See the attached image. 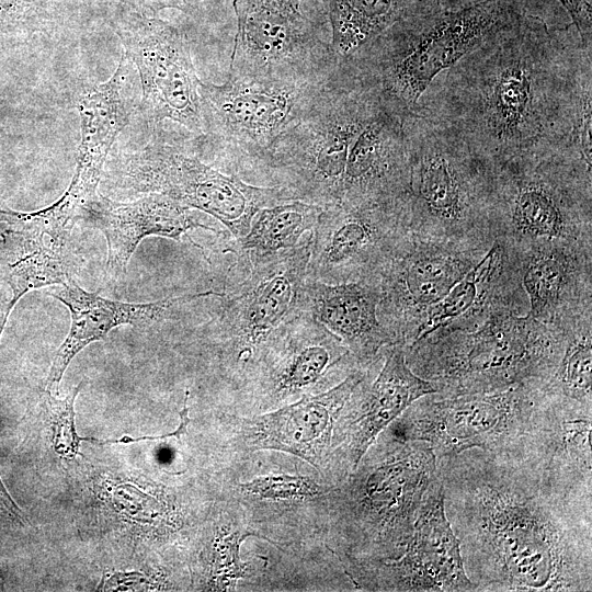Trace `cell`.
Returning a JSON list of instances; mask_svg holds the SVG:
<instances>
[{
    "label": "cell",
    "mask_w": 592,
    "mask_h": 592,
    "mask_svg": "<svg viewBox=\"0 0 592 592\" xmlns=\"http://www.w3.org/2000/svg\"><path fill=\"white\" fill-rule=\"evenodd\" d=\"M437 475L476 591L592 590V496L556 487L514 449L440 457Z\"/></svg>",
    "instance_id": "1"
},
{
    "label": "cell",
    "mask_w": 592,
    "mask_h": 592,
    "mask_svg": "<svg viewBox=\"0 0 592 592\" xmlns=\"http://www.w3.org/2000/svg\"><path fill=\"white\" fill-rule=\"evenodd\" d=\"M583 46L571 27L530 16L439 73L412 111L449 127L490 168L559 153Z\"/></svg>",
    "instance_id": "2"
},
{
    "label": "cell",
    "mask_w": 592,
    "mask_h": 592,
    "mask_svg": "<svg viewBox=\"0 0 592 592\" xmlns=\"http://www.w3.org/2000/svg\"><path fill=\"white\" fill-rule=\"evenodd\" d=\"M401 119L342 60L322 79L299 119L252 166L295 201L338 205L344 190L398 132Z\"/></svg>",
    "instance_id": "3"
},
{
    "label": "cell",
    "mask_w": 592,
    "mask_h": 592,
    "mask_svg": "<svg viewBox=\"0 0 592 592\" xmlns=\"http://www.w3.org/2000/svg\"><path fill=\"white\" fill-rule=\"evenodd\" d=\"M530 16L522 0L439 3L392 25L344 60L386 105L405 115L439 73Z\"/></svg>",
    "instance_id": "4"
},
{
    "label": "cell",
    "mask_w": 592,
    "mask_h": 592,
    "mask_svg": "<svg viewBox=\"0 0 592 592\" xmlns=\"http://www.w3.org/2000/svg\"><path fill=\"white\" fill-rule=\"evenodd\" d=\"M565 330L513 309L465 328H441L403 346L408 366L437 395L487 394L554 373Z\"/></svg>",
    "instance_id": "5"
},
{
    "label": "cell",
    "mask_w": 592,
    "mask_h": 592,
    "mask_svg": "<svg viewBox=\"0 0 592 592\" xmlns=\"http://www.w3.org/2000/svg\"><path fill=\"white\" fill-rule=\"evenodd\" d=\"M409 148L403 210L420 238L488 251L491 168L446 125L412 111L403 115Z\"/></svg>",
    "instance_id": "6"
},
{
    "label": "cell",
    "mask_w": 592,
    "mask_h": 592,
    "mask_svg": "<svg viewBox=\"0 0 592 592\" xmlns=\"http://www.w3.org/2000/svg\"><path fill=\"white\" fill-rule=\"evenodd\" d=\"M310 248L311 234L296 248L252 261L237 258L230 267L207 332L235 377L250 379L289 323L309 311Z\"/></svg>",
    "instance_id": "7"
},
{
    "label": "cell",
    "mask_w": 592,
    "mask_h": 592,
    "mask_svg": "<svg viewBox=\"0 0 592 592\" xmlns=\"http://www.w3.org/2000/svg\"><path fill=\"white\" fill-rule=\"evenodd\" d=\"M378 437L343 500L346 538L365 561L395 559L405 551L423 498L437 477V458L428 443L397 437L389 430Z\"/></svg>",
    "instance_id": "8"
},
{
    "label": "cell",
    "mask_w": 592,
    "mask_h": 592,
    "mask_svg": "<svg viewBox=\"0 0 592 592\" xmlns=\"http://www.w3.org/2000/svg\"><path fill=\"white\" fill-rule=\"evenodd\" d=\"M494 240L514 250L546 241L592 243V174L559 153L491 167Z\"/></svg>",
    "instance_id": "9"
},
{
    "label": "cell",
    "mask_w": 592,
    "mask_h": 592,
    "mask_svg": "<svg viewBox=\"0 0 592 592\" xmlns=\"http://www.w3.org/2000/svg\"><path fill=\"white\" fill-rule=\"evenodd\" d=\"M116 182L135 193H158L218 219L237 241L263 207L295 201L281 186H255L234 171L224 173L180 139L157 133L140 149L116 161Z\"/></svg>",
    "instance_id": "10"
},
{
    "label": "cell",
    "mask_w": 592,
    "mask_h": 592,
    "mask_svg": "<svg viewBox=\"0 0 592 592\" xmlns=\"http://www.w3.org/2000/svg\"><path fill=\"white\" fill-rule=\"evenodd\" d=\"M230 78L309 80L335 64L325 0H234Z\"/></svg>",
    "instance_id": "11"
},
{
    "label": "cell",
    "mask_w": 592,
    "mask_h": 592,
    "mask_svg": "<svg viewBox=\"0 0 592 592\" xmlns=\"http://www.w3.org/2000/svg\"><path fill=\"white\" fill-rule=\"evenodd\" d=\"M543 396L537 380L487 394L434 392L417 399L387 429L397 437L428 443L436 458L474 448L510 451L531 426Z\"/></svg>",
    "instance_id": "12"
},
{
    "label": "cell",
    "mask_w": 592,
    "mask_h": 592,
    "mask_svg": "<svg viewBox=\"0 0 592 592\" xmlns=\"http://www.w3.org/2000/svg\"><path fill=\"white\" fill-rule=\"evenodd\" d=\"M326 75L298 81L228 77L219 86L201 81L205 135L200 140L232 170L252 166L299 119Z\"/></svg>",
    "instance_id": "13"
},
{
    "label": "cell",
    "mask_w": 592,
    "mask_h": 592,
    "mask_svg": "<svg viewBox=\"0 0 592 592\" xmlns=\"http://www.w3.org/2000/svg\"><path fill=\"white\" fill-rule=\"evenodd\" d=\"M114 30L123 54L138 73L144 118L153 127L170 119L203 139L201 80L182 31L156 16L133 12L116 19Z\"/></svg>",
    "instance_id": "14"
},
{
    "label": "cell",
    "mask_w": 592,
    "mask_h": 592,
    "mask_svg": "<svg viewBox=\"0 0 592 592\" xmlns=\"http://www.w3.org/2000/svg\"><path fill=\"white\" fill-rule=\"evenodd\" d=\"M486 252L408 234L374 277L377 316L396 344L414 341L431 308Z\"/></svg>",
    "instance_id": "15"
},
{
    "label": "cell",
    "mask_w": 592,
    "mask_h": 592,
    "mask_svg": "<svg viewBox=\"0 0 592 592\" xmlns=\"http://www.w3.org/2000/svg\"><path fill=\"white\" fill-rule=\"evenodd\" d=\"M409 232L402 202L323 207L307 276L328 284L374 278Z\"/></svg>",
    "instance_id": "16"
},
{
    "label": "cell",
    "mask_w": 592,
    "mask_h": 592,
    "mask_svg": "<svg viewBox=\"0 0 592 592\" xmlns=\"http://www.w3.org/2000/svg\"><path fill=\"white\" fill-rule=\"evenodd\" d=\"M355 569L361 585L369 590L476 591L445 513L439 475L423 498L405 551L395 559L365 561Z\"/></svg>",
    "instance_id": "17"
},
{
    "label": "cell",
    "mask_w": 592,
    "mask_h": 592,
    "mask_svg": "<svg viewBox=\"0 0 592 592\" xmlns=\"http://www.w3.org/2000/svg\"><path fill=\"white\" fill-rule=\"evenodd\" d=\"M360 367L342 341L310 311L295 318L249 380L263 402L314 391Z\"/></svg>",
    "instance_id": "18"
},
{
    "label": "cell",
    "mask_w": 592,
    "mask_h": 592,
    "mask_svg": "<svg viewBox=\"0 0 592 592\" xmlns=\"http://www.w3.org/2000/svg\"><path fill=\"white\" fill-rule=\"evenodd\" d=\"M384 363L375 377L371 368L355 387L342 412L338 454L344 471L355 470L375 442L417 399L434 394L433 385L408 366L405 349L394 344L384 351ZM378 362V361H377Z\"/></svg>",
    "instance_id": "19"
},
{
    "label": "cell",
    "mask_w": 592,
    "mask_h": 592,
    "mask_svg": "<svg viewBox=\"0 0 592 592\" xmlns=\"http://www.w3.org/2000/svg\"><path fill=\"white\" fill-rule=\"evenodd\" d=\"M515 252L528 315L557 328L592 315V243L546 241Z\"/></svg>",
    "instance_id": "20"
},
{
    "label": "cell",
    "mask_w": 592,
    "mask_h": 592,
    "mask_svg": "<svg viewBox=\"0 0 592 592\" xmlns=\"http://www.w3.org/2000/svg\"><path fill=\"white\" fill-rule=\"evenodd\" d=\"M592 408L545 394L531 426L513 448L553 485L592 496Z\"/></svg>",
    "instance_id": "21"
},
{
    "label": "cell",
    "mask_w": 592,
    "mask_h": 592,
    "mask_svg": "<svg viewBox=\"0 0 592 592\" xmlns=\"http://www.w3.org/2000/svg\"><path fill=\"white\" fill-rule=\"evenodd\" d=\"M70 312L69 332L58 348L47 375L46 389L58 392L60 380L72 358L87 345L102 340L111 330L132 325L147 327L173 318L178 309L205 297H220L221 292L206 291L149 303H125L82 289L73 280L49 292Z\"/></svg>",
    "instance_id": "22"
},
{
    "label": "cell",
    "mask_w": 592,
    "mask_h": 592,
    "mask_svg": "<svg viewBox=\"0 0 592 592\" xmlns=\"http://www.w3.org/2000/svg\"><path fill=\"white\" fill-rule=\"evenodd\" d=\"M81 219L104 235L106 271L114 278L126 273L132 255L141 240L149 236L181 242L183 237L189 238L190 230L196 228L217 232L215 228L200 223L190 207L158 193H149L128 203L114 202L98 193L84 208Z\"/></svg>",
    "instance_id": "23"
},
{
    "label": "cell",
    "mask_w": 592,
    "mask_h": 592,
    "mask_svg": "<svg viewBox=\"0 0 592 592\" xmlns=\"http://www.w3.org/2000/svg\"><path fill=\"white\" fill-rule=\"evenodd\" d=\"M527 308L517 253L496 239L482 259L431 308L414 341L441 328L468 327L499 309L526 314Z\"/></svg>",
    "instance_id": "24"
},
{
    "label": "cell",
    "mask_w": 592,
    "mask_h": 592,
    "mask_svg": "<svg viewBox=\"0 0 592 592\" xmlns=\"http://www.w3.org/2000/svg\"><path fill=\"white\" fill-rule=\"evenodd\" d=\"M369 367L355 369L318 395H304L295 403L257 418L253 444L293 454L318 467L328 453L334 422Z\"/></svg>",
    "instance_id": "25"
},
{
    "label": "cell",
    "mask_w": 592,
    "mask_h": 592,
    "mask_svg": "<svg viewBox=\"0 0 592 592\" xmlns=\"http://www.w3.org/2000/svg\"><path fill=\"white\" fill-rule=\"evenodd\" d=\"M309 311L349 349L360 367H369L396 344L377 316L375 278L328 284L307 276Z\"/></svg>",
    "instance_id": "26"
},
{
    "label": "cell",
    "mask_w": 592,
    "mask_h": 592,
    "mask_svg": "<svg viewBox=\"0 0 592 592\" xmlns=\"http://www.w3.org/2000/svg\"><path fill=\"white\" fill-rule=\"evenodd\" d=\"M337 62L342 61L389 27L425 12L440 0H325Z\"/></svg>",
    "instance_id": "27"
},
{
    "label": "cell",
    "mask_w": 592,
    "mask_h": 592,
    "mask_svg": "<svg viewBox=\"0 0 592 592\" xmlns=\"http://www.w3.org/2000/svg\"><path fill=\"white\" fill-rule=\"evenodd\" d=\"M323 207L288 201L261 208L248 234L226 249L239 259L257 260L298 247L305 232L314 229Z\"/></svg>",
    "instance_id": "28"
},
{
    "label": "cell",
    "mask_w": 592,
    "mask_h": 592,
    "mask_svg": "<svg viewBox=\"0 0 592 592\" xmlns=\"http://www.w3.org/2000/svg\"><path fill=\"white\" fill-rule=\"evenodd\" d=\"M565 344L550 377L542 384L544 394L584 408H592V315L563 327Z\"/></svg>",
    "instance_id": "29"
},
{
    "label": "cell",
    "mask_w": 592,
    "mask_h": 592,
    "mask_svg": "<svg viewBox=\"0 0 592 592\" xmlns=\"http://www.w3.org/2000/svg\"><path fill=\"white\" fill-rule=\"evenodd\" d=\"M592 47L583 46L573 73L568 133L559 153L592 174Z\"/></svg>",
    "instance_id": "30"
},
{
    "label": "cell",
    "mask_w": 592,
    "mask_h": 592,
    "mask_svg": "<svg viewBox=\"0 0 592 592\" xmlns=\"http://www.w3.org/2000/svg\"><path fill=\"white\" fill-rule=\"evenodd\" d=\"M13 262L7 281L15 303L27 292L49 285H64L71 278L68 251H57L43 246L15 242Z\"/></svg>",
    "instance_id": "31"
},
{
    "label": "cell",
    "mask_w": 592,
    "mask_h": 592,
    "mask_svg": "<svg viewBox=\"0 0 592 592\" xmlns=\"http://www.w3.org/2000/svg\"><path fill=\"white\" fill-rule=\"evenodd\" d=\"M86 382L81 380L65 398L59 399L45 392V405L52 425V443L54 451L62 458H73L78 452L81 436L75 424V401Z\"/></svg>",
    "instance_id": "32"
},
{
    "label": "cell",
    "mask_w": 592,
    "mask_h": 592,
    "mask_svg": "<svg viewBox=\"0 0 592 592\" xmlns=\"http://www.w3.org/2000/svg\"><path fill=\"white\" fill-rule=\"evenodd\" d=\"M57 0H0V31L31 35L47 25Z\"/></svg>",
    "instance_id": "33"
},
{
    "label": "cell",
    "mask_w": 592,
    "mask_h": 592,
    "mask_svg": "<svg viewBox=\"0 0 592 592\" xmlns=\"http://www.w3.org/2000/svg\"><path fill=\"white\" fill-rule=\"evenodd\" d=\"M242 492L269 500H304L322 493L323 489L304 476L266 475L240 485Z\"/></svg>",
    "instance_id": "34"
},
{
    "label": "cell",
    "mask_w": 592,
    "mask_h": 592,
    "mask_svg": "<svg viewBox=\"0 0 592 592\" xmlns=\"http://www.w3.org/2000/svg\"><path fill=\"white\" fill-rule=\"evenodd\" d=\"M250 532L232 531L219 536L214 547L213 582L216 590H228L243 578L244 565L240 559V545Z\"/></svg>",
    "instance_id": "35"
},
{
    "label": "cell",
    "mask_w": 592,
    "mask_h": 592,
    "mask_svg": "<svg viewBox=\"0 0 592 592\" xmlns=\"http://www.w3.org/2000/svg\"><path fill=\"white\" fill-rule=\"evenodd\" d=\"M116 2L128 12L156 16L163 9H177L185 13H194L200 9L203 0H107Z\"/></svg>",
    "instance_id": "36"
},
{
    "label": "cell",
    "mask_w": 592,
    "mask_h": 592,
    "mask_svg": "<svg viewBox=\"0 0 592 592\" xmlns=\"http://www.w3.org/2000/svg\"><path fill=\"white\" fill-rule=\"evenodd\" d=\"M568 12L582 45L592 47V10L588 0H557Z\"/></svg>",
    "instance_id": "37"
},
{
    "label": "cell",
    "mask_w": 592,
    "mask_h": 592,
    "mask_svg": "<svg viewBox=\"0 0 592 592\" xmlns=\"http://www.w3.org/2000/svg\"><path fill=\"white\" fill-rule=\"evenodd\" d=\"M189 396H190V391L186 390L185 395H184V400H183V408H182V410L180 412V424L171 433L159 435V436H151V435L150 436H140V437L123 436V437L117 439V440H99V439H94V437H82L81 436V440L82 441H88V442H91V443H96V444H100V445L101 444L104 445V444H110V443H119V444L137 443V442L146 441V440L168 439V437H171V436L180 439L181 435H183L186 432V428H187V425L190 423L189 407H187Z\"/></svg>",
    "instance_id": "38"
},
{
    "label": "cell",
    "mask_w": 592,
    "mask_h": 592,
    "mask_svg": "<svg viewBox=\"0 0 592 592\" xmlns=\"http://www.w3.org/2000/svg\"><path fill=\"white\" fill-rule=\"evenodd\" d=\"M7 319H8V316H3L0 321V335L3 331ZM0 506L3 508L7 512H9L11 515H13L18 521L20 522L25 521L23 512L20 510V508L15 504L13 499L10 497L1 479H0Z\"/></svg>",
    "instance_id": "39"
}]
</instances>
